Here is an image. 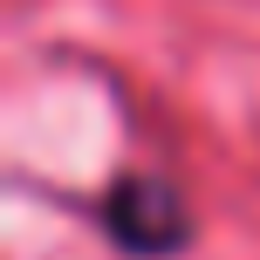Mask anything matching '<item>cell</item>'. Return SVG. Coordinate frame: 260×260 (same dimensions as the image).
<instances>
[{
    "label": "cell",
    "instance_id": "1",
    "mask_svg": "<svg viewBox=\"0 0 260 260\" xmlns=\"http://www.w3.org/2000/svg\"><path fill=\"white\" fill-rule=\"evenodd\" d=\"M103 226H110V240L123 253H144V260L151 253H178L192 240V219H185L178 192L157 185V178H117L110 199H103Z\"/></svg>",
    "mask_w": 260,
    "mask_h": 260
}]
</instances>
